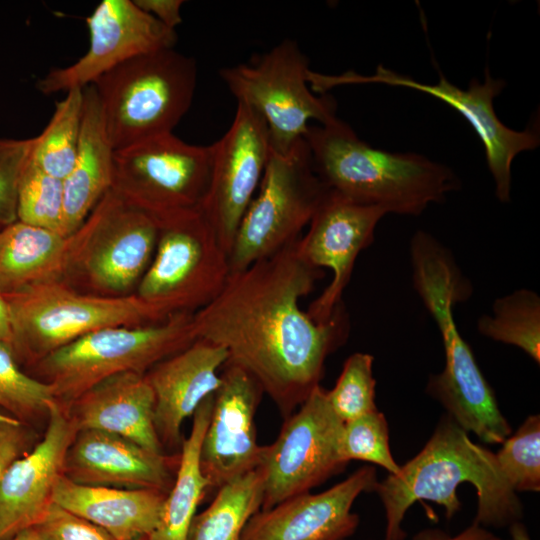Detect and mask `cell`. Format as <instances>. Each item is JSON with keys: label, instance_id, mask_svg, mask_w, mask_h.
<instances>
[{"label": "cell", "instance_id": "cell-1", "mask_svg": "<svg viewBox=\"0 0 540 540\" xmlns=\"http://www.w3.org/2000/svg\"><path fill=\"white\" fill-rule=\"evenodd\" d=\"M295 243L230 273L216 298L193 314L196 337L224 347L227 362L246 370L284 419L320 385L327 357L349 333L343 303L326 323L299 307L324 272L305 263Z\"/></svg>", "mask_w": 540, "mask_h": 540}, {"label": "cell", "instance_id": "cell-2", "mask_svg": "<svg viewBox=\"0 0 540 540\" xmlns=\"http://www.w3.org/2000/svg\"><path fill=\"white\" fill-rule=\"evenodd\" d=\"M477 493L475 523L485 528L509 527L523 517V506L505 480L495 453L474 443L448 414L443 415L422 450L373 489L385 514L383 540H404L405 514L416 502L432 501L445 509L447 520L460 510V484Z\"/></svg>", "mask_w": 540, "mask_h": 540}, {"label": "cell", "instance_id": "cell-3", "mask_svg": "<svg viewBox=\"0 0 540 540\" xmlns=\"http://www.w3.org/2000/svg\"><path fill=\"white\" fill-rule=\"evenodd\" d=\"M304 139L328 190L387 214L419 215L459 186L448 166L417 153H392L360 139L344 121L309 125Z\"/></svg>", "mask_w": 540, "mask_h": 540}, {"label": "cell", "instance_id": "cell-4", "mask_svg": "<svg viewBox=\"0 0 540 540\" xmlns=\"http://www.w3.org/2000/svg\"><path fill=\"white\" fill-rule=\"evenodd\" d=\"M197 72L195 59L168 48L100 76L92 85L115 151L173 133L191 106Z\"/></svg>", "mask_w": 540, "mask_h": 540}, {"label": "cell", "instance_id": "cell-5", "mask_svg": "<svg viewBox=\"0 0 540 540\" xmlns=\"http://www.w3.org/2000/svg\"><path fill=\"white\" fill-rule=\"evenodd\" d=\"M196 339L193 314L178 313L161 323L95 330L41 358L40 368L66 410L100 381L127 371L145 374Z\"/></svg>", "mask_w": 540, "mask_h": 540}, {"label": "cell", "instance_id": "cell-6", "mask_svg": "<svg viewBox=\"0 0 540 540\" xmlns=\"http://www.w3.org/2000/svg\"><path fill=\"white\" fill-rule=\"evenodd\" d=\"M3 295L9 307L11 349L17 362L41 359L95 330L162 322L157 309L137 295H81L53 281Z\"/></svg>", "mask_w": 540, "mask_h": 540}, {"label": "cell", "instance_id": "cell-7", "mask_svg": "<svg viewBox=\"0 0 540 540\" xmlns=\"http://www.w3.org/2000/svg\"><path fill=\"white\" fill-rule=\"evenodd\" d=\"M327 191L304 137L286 153L271 150L258 190L238 225L228 256L230 273L294 244Z\"/></svg>", "mask_w": 540, "mask_h": 540}, {"label": "cell", "instance_id": "cell-8", "mask_svg": "<svg viewBox=\"0 0 540 540\" xmlns=\"http://www.w3.org/2000/svg\"><path fill=\"white\" fill-rule=\"evenodd\" d=\"M309 70L308 58L291 39H284L250 63L220 70L237 103L250 107L264 121L273 152L290 150L303 138L310 120L324 125L338 118L334 98L311 90Z\"/></svg>", "mask_w": 540, "mask_h": 540}, {"label": "cell", "instance_id": "cell-9", "mask_svg": "<svg viewBox=\"0 0 540 540\" xmlns=\"http://www.w3.org/2000/svg\"><path fill=\"white\" fill-rule=\"evenodd\" d=\"M158 222L154 259L137 296L151 303L162 321L200 310L220 293L229 275L228 254L200 210ZM196 311V312H197Z\"/></svg>", "mask_w": 540, "mask_h": 540}, {"label": "cell", "instance_id": "cell-10", "mask_svg": "<svg viewBox=\"0 0 540 540\" xmlns=\"http://www.w3.org/2000/svg\"><path fill=\"white\" fill-rule=\"evenodd\" d=\"M415 289L439 328L445 350V367L430 377L427 393L464 431L484 443L502 444L512 429L454 320V306L467 299L464 286L451 275L436 273Z\"/></svg>", "mask_w": 540, "mask_h": 540}, {"label": "cell", "instance_id": "cell-11", "mask_svg": "<svg viewBox=\"0 0 540 540\" xmlns=\"http://www.w3.org/2000/svg\"><path fill=\"white\" fill-rule=\"evenodd\" d=\"M211 165L212 145L163 134L115 151L112 190L158 221L200 210Z\"/></svg>", "mask_w": 540, "mask_h": 540}, {"label": "cell", "instance_id": "cell-12", "mask_svg": "<svg viewBox=\"0 0 540 540\" xmlns=\"http://www.w3.org/2000/svg\"><path fill=\"white\" fill-rule=\"evenodd\" d=\"M309 81L313 91L319 94L341 85L378 83L420 91L448 104L467 120L482 141L495 194L502 203L510 200L513 160L521 152L534 150L540 144L535 128L516 131L499 120L493 101L504 89L505 82L493 78L488 69L483 82L473 79L467 89L455 86L442 74L437 83L425 84L382 65L369 76L353 71L341 75L312 72Z\"/></svg>", "mask_w": 540, "mask_h": 540}, {"label": "cell", "instance_id": "cell-13", "mask_svg": "<svg viewBox=\"0 0 540 540\" xmlns=\"http://www.w3.org/2000/svg\"><path fill=\"white\" fill-rule=\"evenodd\" d=\"M343 424L327 401L326 389L317 386L284 419L275 441L263 446L260 510L308 493L345 468L340 455Z\"/></svg>", "mask_w": 540, "mask_h": 540}, {"label": "cell", "instance_id": "cell-14", "mask_svg": "<svg viewBox=\"0 0 540 540\" xmlns=\"http://www.w3.org/2000/svg\"><path fill=\"white\" fill-rule=\"evenodd\" d=\"M267 127L237 103L231 126L212 144V165L200 211L229 256L238 225L254 198L270 156Z\"/></svg>", "mask_w": 540, "mask_h": 540}, {"label": "cell", "instance_id": "cell-15", "mask_svg": "<svg viewBox=\"0 0 540 540\" xmlns=\"http://www.w3.org/2000/svg\"><path fill=\"white\" fill-rule=\"evenodd\" d=\"M87 52L73 64L51 69L36 83L43 94L93 84L120 64L153 51L174 48L177 33L140 9L133 0H103L86 18Z\"/></svg>", "mask_w": 540, "mask_h": 540}, {"label": "cell", "instance_id": "cell-16", "mask_svg": "<svg viewBox=\"0 0 540 540\" xmlns=\"http://www.w3.org/2000/svg\"><path fill=\"white\" fill-rule=\"evenodd\" d=\"M386 211L379 207L361 205L328 190L316 209L307 232L295 248L308 265L328 268L332 280L308 307L306 313L316 323L328 322L343 303L357 256L374 239L377 224Z\"/></svg>", "mask_w": 540, "mask_h": 540}, {"label": "cell", "instance_id": "cell-17", "mask_svg": "<svg viewBox=\"0 0 540 540\" xmlns=\"http://www.w3.org/2000/svg\"><path fill=\"white\" fill-rule=\"evenodd\" d=\"M220 377L200 452L208 492H216L227 482L256 469L263 453L255 425L262 388L246 370L230 362L225 363Z\"/></svg>", "mask_w": 540, "mask_h": 540}, {"label": "cell", "instance_id": "cell-18", "mask_svg": "<svg viewBox=\"0 0 540 540\" xmlns=\"http://www.w3.org/2000/svg\"><path fill=\"white\" fill-rule=\"evenodd\" d=\"M377 482L375 468L362 466L325 491L294 496L259 510L247 522L240 540H347L360 523L352 512L355 500L373 491Z\"/></svg>", "mask_w": 540, "mask_h": 540}, {"label": "cell", "instance_id": "cell-19", "mask_svg": "<svg viewBox=\"0 0 540 540\" xmlns=\"http://www.w3.org/2000/svg\"><path fill=\"white\" fill-rule=\"evenodd\" d=\"M76 434L65 408L52 402L43 438L8 467L0 482V540L42 521Z\"/></svg>", "mask_w": 540, "mask_h": 540}, {"label": "cell", "instance_id": "cell-20", "mask_svg": "<svg viewBox=\"0 0 540 540\" xmlns=\"http://www.w3.org/2000/svg\"><path fill=\"white\" fill-rule=\"evenodd\" d=\"M178 465L179 456L151 452L113 433L80 430L67 450L63 475L82 485L168 493Z\"/></svg>", "mask_w": 540, "mask_h": 540}, {"label": "cell", "instance_id": "cell-21", "mask_svg": "<svg viewBox=\"0 0 540 540\" xmlns=\"http://www.w3.org/2000/svg\"><path fill=\"white\" fill-rule=\"evenodd\" d=\"M227 360L224 347L197 338L145 373L155 396L154 426L163 448H181L183 422L219 388Z\"/></svg>", "mask_w": 540, "mask_h": 540}, {"label": "cell", "instance_id": "cell-22", "mask_svg": "<svg viewBox=\"0 0 540 540\" xmlns=\"http://www.w3.org/2000/svg\"><path fill=\"white\" fill-rule=\"evenodd\" d=\"M154 410L155 396L145 374L132 371L100 381L66 409L77 432L113 433L164 454L154 426Z\"/></svg>", "mask_w": 540, "mask_h": 540}, {"label": "cell", "instance_id": "cell-23", "mask_svg": "<svg viewBox=\"0 0 540 540\" xmlns=\"http://www.w3.org/2000/svg\"><path fill=\"white\" fill-rule=\"evenodd\" d=\"M97 211L104 238L88 261L92 279L102 287L123 290L147 270L158 238L150 214L109 190Z\"/></svg>", "mask_w": 540, "mask_h": 540}, {"label": "cell", "instance_id": "cell-24", "mask_svg": "<svg viewBox=\"0 0 540 540\" xmlns=\"http://www.w3.org/2000/svg\"><path fill=\"white\" fill-rule=\"evenodd\" d=\"M167 493L155 489L88 486L62 475L52 501L96 524L116 540L146 539L156 528Z\"/></svg>", "mask_w": 540, "mask_h": 540}, {"label": "cell", "instance_id": "cell-25", "mask_svg": "<svg viewBox=\"0 0 540 540\" xmlns=\"http://www.w3.org/2000/svg\"><path fill=\"white\" fill-rule=\"evenodd\" d=\"M115 149L92 84L83 87V109L74 166L63 179L62 235L69 237L94 205L112 189Z\"/></svg>", "mask_w": 540, "mask_h": 540}, {"label": "cell", "instance_id": "cell-26", "mask_svg": "<svg viewBox=\"0 0 540 540\" xmlns=\"http://www.w3.org/2000/svg\"><path fill=\"white\" fill-rule=\"evenodd\" d=\"M68 237L15 221L0 230V292L52 281L66 257Z\"/></svg>", "mask_w": 540, "mask_h": 540}, {"label": "cell", "instance_id": "cell-27", "mask_svg": "<svg viewBox=\"0 0 540 540\" xmlns=\"http://www.w3.org/2000/svg\"><path fill=\"white\" fill-rule=\"evenodd\" d=\"M213 394L193 414L190 434L183 438L179 465L173 485L167 493L159 522L145 540H186L196 510L208 491V481L201 470L200 452L210 420Z\"/></svg>", "mask_w": 540, "mask_h": 540}, {"label": "cell", "instance_id": "cell-28", "mask_svg": "<svg viewBox=\"0 0 540 540\" xmlns=\"http://www.w3.org/2000/svg\"><path fill=\"white\" fill-rule=\"evenodd\" d=\"M264 476L259 467L221 486L209 506L194 516L186 540H240L261 509Z\"/></svg>", "mask_w": 540, "mask_h": 540}, {"label": "cell", "instance_id": "cell-29", "mask_svg": "<svg viewBox=\"0 0 540 540\" xmlns=\"http://www.w3.org/2000/svg\"><path fill=\"white\" fill-rule=\"evenodd\" d=\"M83 88H73L55 105L54 113L41 134L35 137L30 160L47 174L65 179L76 159Z\"/></svg>", "mask_w": 540, "mask_h": 540}, {"label": "cell", "instance_id": "cell-30", "mask_svg": "<svg viewBox=\"0 0 540 540\" xmlns=\"http://www.w3.org/2000/svg\"><path fill=\"white\" fill-rule=\"evenodd\" d=\"M480 334L523 350L540 362V298L529 289H519L494 301L492 314L479 318Z\"/></svg>", "mask_w": 540, "mask_h": 540}, {"label": "cell", "instance_id": "cell-31", "mask_svg": "<svg viewBox=\"0 0 540 540\" xmlns=\"http://www.w3.org/2000/svg\"><path fill=\"white\" fill-rule=\"evenodd\" d=\"M54 401L57 400L52 385L22 371L11 347L0 342V408L30 426L47 416Z\"/></svg>", "mask_w": 540, "mask_h": 540}, {"label": "cell", "instance_id": "cell-32", "mask_svg": "<svg viewBox=\"0 0 540 540\" xmlns=\"http://www.w3.org/2000/svg\"><path fill=\"white\" fill-rule=\"evenodd\" d=\"M63 213V180L47 174L29 159L18 186V221L62 235Z\"/></svg>", "mask_w": 540, "mask_h": 540}, {"label": "cell", "instance_id": "cell-33", "mask_svg": "<svg viewBox=\"0 0 540 540\" xmlns=\"http://www.w3.org/2000/svg\"><path fill=\"white\" fill-rule=\"evenodd\" d=\"M498 466L517 492L540 490V416H528L495 453Z\"/></svg>", "mask_w": 540, "mask_h": 540}, {"label": "cell", "instance_id": "cell-34", "mask_svg": "<svg viewBox=\"0 0 540 540\" xmlns=\"http://www.w3.org/2000/svg\"><path fill=\"white\" fill-rule=\"evenodd\" d=\"M373 360L368 353H353L344 362L334 387L326 390L327 401L342 422L377 411Z\"/></svg>", "mask_w": 540, "mask_h": 540}, {"label": "cell", "instance_id": "cell-35", "mask_svg": "<svg viewBox=\"0 0 540 540\" xmlns=\"http://www.w3.org/2000/svg\"><path fill=\"white\" fill-rule=\"evenodd\" d=\"M340 455L345 463L365 461L381 466L392 475L400 469L390 451L386 417L378 410L344 422Z\"/></svg>", "mask_w": 540, "mask_h": 540}, {"label": "cell", "instance_id": "cell-36", "mask_svg": "<svg viewBox=\"0 0 540 540\" xmlns=\"http://www.w3.org/2000/svg\"><path fill=\"white\" fill-rule=\"evenodd\" d=\"M34 143L35 137L0 138V230L18 220V186Z\"/></svg>", "mask_w": 540, "mask_h": 540}, {"label": "cell", "instance_id": "cell-37", "mask_svg": "<svg viewBox=\"0 0 540 540\" xmlns=\"http://www.w3.org/2000/svg\"><path fill=\"white\" fill-rule=\"evenodd\" d=\"M36 527L46 540H116L103 528L54 502Z\"/></svg>", "mask_w": 540, "mask_h": 540}, {"label": "cell", "instance_id": "cell-38", "mask_svg": "<svg viewBox=\"0 0 540 540\" xmlns=\"http://www.w3.org/2000/svg\"><path fill=\"white\" fill-rule=\"evenodd\" d=\"M30 426L0 413V482L8 467L35 445Z\"/></svg>", "mask_w": 540, "mask_h": 540}, {"label": "cell", "instance_id": "cell-39", "mask_svg": "<svg viewBox=\"0 0 540 540\" xmlns=\"http://www.w3.org/2000/svg\"><path fill=\"white\" fill-rule=\"evenodd\" d=\"M143 11L153 16L166 27L175 30L181 24L182 0H133Z\"/></svg>", "mask_w": 540, "mask_h": 540}, {"label": "cell", "instance_id": "cell-40", "mask_svg": "<svg viewBox=\"0 0 540 540\" xmlns=\"http://www.w3.org/2000/svg\"><path fill=\"white\" fill-rule=\"evenodd\" d=\"M411 540H504L490 529L475 522L461 532L451 535L439 528H426L416 533Z\"/></svg>", "mask_w": 540, "mask_h": 540}, {"label": "cell", "instance_id": "cell-41", "mask_svg": "<svg viewBox=\"0 0 540 540\" xmlns=\"http://www.w3.org/2000/svg\"><path fill=\"white\" fill-rule=\"evenodd\" d=\"M12 328L9 307L4 295L0 292V342L11 347Z\"/></svg>", "mask_w": 540, "mask_h": 540}, {"label": "cell", "instance_id": "cell-42", "mask_svg": "<svg viewBox=\"0 0 540 540\" xmlns=\"http://www.w3.org/2000/svg\"><path fill=\"white\" fill-rule=\"evenodd\" d=\"M511 540H532L526 526L521 522H515L509 527Z\"/></svg>", "mask_w": 540, "mask_h": 540}, {"label": "cell", "instance_id": "cell-43", "mask_svg": "<svg viewBox=\"0 0 540 540\" xmlns=\"http://www.w3.org/2000/svg\"><path fill=\"white\" fill-rule=\"evenodd\" d=\"M9 540H46V538L42 535L40 530L34 526L20 531Z\"/></svg>", "mask_w": 540, "mask_h": 540}, {"label": "cell", "instance_id": "cell-44", "mask_svg": "<svg viewBox=\"0 0 540 540\" xmlns=\"http://www.w3.org/2000/svg\"><path fill=\"white\" fill-rule=\"evenodd\" d=\"M136 540H145V539H136Z\"/></svg>", "mask_w": 540, "mask_h": 540}]
</instances>
